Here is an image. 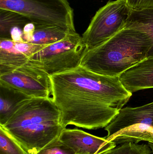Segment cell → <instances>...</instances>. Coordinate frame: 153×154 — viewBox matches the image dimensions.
<instances>
[{
  "label": "cell",
  "instance_id": "cell-1",
  "mask_svg": "<svg viewBox=\"0 0 153 154\" xmlns=\"http://www.w3.org/2000/svg\"><path fill=\"white\" fill-rule=\"evenodd\" d=\"M50 77L52 98L64 128H105L132 96L119 77L99 75L81 66Z\"/></svg>",
  "mask_w": 153,
  "mask_h": 154
},
{
  "label": "cell",
  "instance_id": "cell-2",
  "mask_svg": "<svg viewBox=\"0 0 153 154\" xmlns=\"http://www.w3.org/2000/svg\"><path fill=\"white\" fill-rule=\"evenodd\" d=\"M1 126L28 154L37 153L59 139L64 129L61 113L50 97L23 100Z\"/></svg>",
  "mask_w": 153,
  "mask_h": 154
},
{
  "label": "cell",
  "instance_id": "cell-3",
  "mask_svg": "<svg viewBox=\"0 0 153 154\" xmlns=\"http://www.w3.org/2000/svg\"><path fill=\"white\" fill-rule=\"evenodd\" d=\"M153 45L146 32L125 28L100 46L86 50L80 66L99 75L119 77L147 58Z\"/></svg>",
  "mask_w": 153,
  "mask_h": 154
},
{
  "label": "cell",
  "instance_id": "cell-4",
  "mask_svg": "<svg viewBox=\"0 0 153 154\" xmlns=\"http://www.w3.org/2000/svg\"><path fill=\"white\" fill-rule=\"evenodd\" d=\"M0 9L22 14L37 26H57L76 32L73 10L67 0H0Z\"/></svg>",
  "mask_w": 153,
  "mask_h": 154
},
{
  "label": "cell",
  "instance_id": "cell-5",
  "mask_svg": "<svg viewBox=\"0 0 153 154\" xmlns=\"http://www.w3.org/2000/svg\"><path fill=\"white\" fill-rule=\"evenodd\" d=\"M86 50L82 37L72 32L33 54L28 63L52 76L78 67Z\"/></svg>",
  "mask_w": 153,
  "mask_h": 154
},
{
  "label": "cell",
  "instance_id": "cell-6",
  "mask_svg": "<svg viewBox=\"0 0 153 154\" xmlns=\"http://www.w3.org/2000/svg\"><path fill=\"white\" fill-rule=\"evenodd\" d=\"M132 10L126 0L110 1L101 8L83 34L86 50L100 46L125 29Z\"/></svg>",
  "mask_w": 153,
  "mask_h": 154
},
{
  "label": "cell",
  "instance_id": "cell-7",
  "mask_svg": "<svg viewBox=\"0 0 153 154\" xmlns=\"http://www.w3.org/2000/svg\"><path fill=\"white\" fill-rule=\"evenodd\" d=\"M0 84L29 97L48 98L51 95L50 76L28 63L12 72L0 75Z\"/></svg>",
  "mask_w": 153,
  "mask_h": 154
},
{
  "label": "cell",
  "instance_id": "cell-8",
  "mask_svg": "<svg viewBox=\"0 0 153 154\" xmlns=\"http://www.w3.org/2000/svg\"><path fill=\"white\" fill-rule=\"evenodd\" d=\"M59 139L75 154H102L116 146L105 137L95 136L77 128H64Z\"/></svg>",
  "mask_w": 153,
  "mask_h": 154
},
{
  "label": "cell",
  "instance_id": "cell-9",
  "mask_svg": "<svg viewBox=\"0 0 153 154\" xmlns=\"http://www.w3.org/2000/svg\"><path fill=\"white\" fill-rule=\"evenodd\" d=\"M145 124L153 127V102L132 108H122L105 128L108 139L121 130L137 124Z\"/></svg>",
  "mask_w": 153,
  "mask_h": 154
},
{
  "label": "cell",
  "instance_id": "cell-10",
  "mask_svg": "<svg viewBox=\"0 0 153 154\" xmlns=\"http://www.w3.org/2000/svg\"><path fill=\"white\" fill-rule=\"evenodd\" d=\"M123 86L133 93L153 88V57L144 60L126 70L119 76Z\"/></svg>",
  "mask_w": 153,
  "mask_h": 154
},
{
  "label": "cell",
  "instance_id": "cell-11",
  "mask_svg": "<svg viewBox=\"0 0 153 154\" xmlns=\"http://www.w3.org/2000/svg\"><path fill=\"white\" fill-rule=\"evenodd\" d=\"M29 58L19 52L11 39L0 38V75L26 65Z\"/></svg>",
  "mask_w": 153,
  "mask_h": 154
},
{
  "label": "cell",
  "instance_id": "cell-12",
  "mask_svg": "<svg viewBox=\"0 0 153 154\" xmlns=\"http://www.w3.org/2000/svg\"><path fill=\"white\" fill-rule=\"evenodd\" d=\"M107 140L114 142L116 145L128 142L138 143L141 141L153 143V127L145 124H137L121 130Z\"/></svg>",
  "mask_w": 153,
  "mask_h": 154
},
{
  "label": "cell",
  "instance_id": "cell-13",
  "mask_svg": "<svg viewBox=\"0 0 153 154\" xmlns=\"http://www.w3.org/2000/svg\"><path fill=\"white\" fill-rule=\"evenodd\" d=\"M28 98L18 91L0 84V125L6 124L21 101Z\"/></svg>",
  "mask_w": 153,
  "mask_h": 154
},
{
  "label": "cell",
  "instance_id": "cell-14",
  "mask_svg": "<svg viewBox=\"0 0 153 154\" xmlns=\"http://www.w3.org/2000/svg\"><path fill=\"white\" fill-rule=\"evenodd\" d=\"M125 28L135 29L146 32L153 40V7L142 10H132ZM153 57V45L147 58Z\"/></svg>",
  "mask_w": 153,
  "mask_h": 154
},
{
  "label": "cell",
  "instance_id": "cell-15",
  "mask_svg": "<svg viewBox=\"0 0 153 154\" xmlns=\"http://www.w3.org/2000/svg\"><path fill=\"white\" fill-rule=\"evenodd\" d=\"M30 43L49 45L57 42L66 37L69 32L57 26H37Z\"/></svg>",
  "mask_w": 153,
  "mask_h": 154
},
{
  "label": "cell",
  "instance_id": "cell-16",
  "mask_svg": "<svg viewBox=\"0 0 153 154\" xmlns=\"http://www.w3.org/2000/svg\"><path fill=\"white\" fill-rule=\"evenodd\" d=\"M30 22H31V21L22 14L0 9V38L11 39V29L16 26L24 27Z\"/></svg>",
  "mask_w": 153,
  "mask_h": 154
},
{
  "label": "cell",
  "instance_id": "cell-17",
  "mask_svg": "<svg viewBox=\"0 0 153 154\" xmlns=\"http://www.w3.org/2000/svg\"><path fill=\"white\" fill-rule=\"evenodd\" d=\"M19 143L0 125V154H26Z\"/></svg>",
  "mask_w": 153,
  "mask_h": 154
},
{
  "label": "cell",
  "instance_id": "cell-18",
  "mask_svg": "<svg viewBox=\"0 0 153 154\" xmlns=\"http://www.w3.org/2000/svg\"><path fill=\"white\" fill-rule=\"evenodd\" d=\"M152 152L148 145L128 142L102 154H151Z\"/></svg>",
  "mask_w": 153,
  "mask_h": 154
},
{
  "label": "cell",
  "instance_id": "cell-19",
  "mask_svg": "<svg viewBox=\"0 0 153 154\" xmlns=\"http://www.w3.org/2000/svg\"><path fill=\"white\" fill-rule=\"evenodd\" d=\"M26 154H28L26 153ZM36 154H75L68 146L61 142L59 139L44 147Z\"/></svg>",
  "mask_w": 153,
  "mask_h": 154
},
{
  "label": "cell",
  "instance_id": "cell-20",
  "mask_svg": "<svg viewBox=\"0 0 153 154\" xmlns=\"http://www.w3.org/2000/svg\"><path fill=\"white\" fill-rule=\"evenodd\" d=\"M47 46L48 45H38L25 42H15L16 49L28 58L33 54L46 48Z\"/></svg>",
  "mask_w": 153,
  "mask_h": 154
},
{
  "label": "cell",
  "instance_id": "cell-21",
  "mask_svg": "<svg viewBox=\"0 0 153 154\" xmlns=\"http://www.w3.org/2000/svg\"><path fill=\"white\" fill-rule=\"evenodd\" d=\"M128 5L133 10L153 8V0H126Z\"/></svg>",
  "mask_w": 153,
  "mask_h": 154
},
{
  "label": "cell",
  "instance_id": "cell-22",
  "mask_svg": "<svg viewBox=\"0 0 153 154\" xmlns=\"http://www.w3.org/2000/svg\"><path fill=\"white\" fill-rule=\"evenodd\" d=\"M35 24L32 22L28 23L23 27V38L25 42H30L32 38L33 33L35 30Z\"/></svg>",
  "mask_w": 153,
  "mask_h": 154
},
{
  "label": "cell",
  "instance_id": "cell-23",
  "mask_svg": "<svg viewBox=\"0 0 153 154\" xmlns=\"http://www.w3.org/2000/svg\"><path fill=\"white\" fill-rule=\"evenodd\" d=\"M23 27L16 26L11 29L10 35L11 39L15 42H23Z\"/></svg>",
  "mask_w": 153,
  "mask_h": 154
},
{
  "label": "cell",
  "instance_id": "cell-24",
  "mask_svg": "<svg viewBox=\"0 0 153 154\" xmlns=\"http://www.w3.org/2000/svg\"><path fill=\"white\" fill-rule=\"evenodd\" d=\"M148 145H149V147L151 148V149H152V153L153 154V143H148Z\"/></svg>",
  "mask_w": 153,
  "mask_h": 154
}]
</instances>
